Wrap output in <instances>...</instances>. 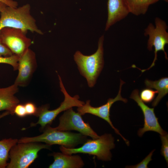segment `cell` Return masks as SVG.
<instances>
[{"label":"cell","mask_w":168,"mask_h":168,"mask_svg":"<svg viewBox=\"0 0 168 168\" xmlns=\"http://www.w3.org/2000/svg\"><path fill=\"white\" fill-rule=\"evenodd\" d=\"M155 150H153L149 154L140 162L135 165L127 166L126 168H147V165L152 160V157Z\"/></svg>","instance_id":"22"},{"label":"cell","mask_w":168,"mask_h":168,"mask_svg":"<svg viewBox=\"0 0 168 168\" xmlns=\"http://www.w3.org/2000/svg\"><path fill=\"white\" fill-rule=\"evenodd\" d=\"M7 6L5 3L0 2V12L3 10Z\"/></svg>","instance_id":"27"},{"label":"cell","mask_w":168,"mask_h":168,"mask_svg":"<svg viewBox=\"0 0 168 168\" xmlns=\"http://www.w3.org/2000/svg\"><path fill=\"white\" fill-rule=\"evenodd\" d=\"M155 26L152 23L149 24L144 30V35L149 37L147 42V48L149 51L154 48L155 56L151 65L147 69L141 70L142 72L148 70L153 67L157 59L158 51H163L165 57L168 59L167 53L165 49V45L168 44V32L167 31L168 26L166 22L159 17H156L155 20Z\"/></svg>","instance_id":"7"},{"label":"cell","mask_w":168,"mask_h":168,"mask_svg":"<svg viewBox=\"0 0 168 168\" xmlns=\"http://www.w3.org/2000/svg\"><path fill=\"white\" fill-rule=\"evenodd\" d=\"M61 91L63 93L64 98L60 105L54 110H49V105H46L37 108L35 116L39 117L38 121L36 123L31 124L33 126L40 124L41 130L44 129L45 127L51 124L56 117L61 112L73 107H79L84 105L85 102L79 100V96L76 95L72 97L66 91L59 75L58 74Z\"/></svg>","instance_id":"6"},{"label":"cell","mask_w":168,"mask_h":168,"mask_svg":"<svg viewBox=\"0 0 168 168\" xmlns=\"http://www.w3.org/2000/svg\"><path fill=\"white\" fill-rule=\"evenodd\" d=\"M14 113L21 117L26 115L27 114L24 105L18 104L15 108Z\"/></svg>","instance_id":"23"},{"label":"cell","mask_w":168,"mask_h":168,"mask_svg":"<svg viewBox=\"0 0 168 168\" xmlns=\"http://www.w3.org/2000/svg\"><path fill=\"white\" fill-rule=\"evenodd\" d=\"M161 141V153L164 157L166 162H168V135L167 133L163 135H160Z\"/></svg>","instance_id":"21"},{"label":"cell","mask_w":168,"mask_h":168,"mask_svg":"<svg viewBox=\"0 0 168 168\" xmlns=\"http://www.w3.org/2000/svg\"><path fill=\"white\" fill-rule=\"evenodd\" d=\"M19 58V57L14 54L9 57H0V63L9 64L12 67L14 70H17Z\"/></svg>","instance_id":"20"},{"label":"cell","mask_w":168,"mask_h":168,"mask_svg":"<svg viewBox=\"0 0 168 168\" xmlns=\"http://www.w3.org/2000/svg\"><path fill=\"white\" fill-rule=\"evenodd\" d=\"M0 2L4 3L7 6L15 8L17 7L18 5V2L13 0H0Z\"/></svg>","instance_id":"26"},{"label":"cell","mask_w":168,"mask_h":168,"mask_svg":"<svg viewBox=\"0 0 168 168\" xmlns=\"http://www.w3.org/2000/svg\"><path fill=\"white\" fill-rule=\"evenodd\" d=\"M30 8L29 3L16 8L7 6L0 12V30L8 27L19 29L26 33L29 30L43 35L37 27L35 20L30 14Z\"/></svg>","instance_id":"1"},{"label":"cell","mask_w":168,"mask_h":168,"mask_svg":"<svg viewBox=\"0 0 168 168\" xmlns=\"http://www.w3.org/2000/svg\"><path fill=\"white\" fill-rule=\"evenodd\" d=\"M27 115H35L37 111V108L35 105L32 102H29L25 105Z\"/></svg>","instance_id":"24"},{"label":"cell","mask_w":168,"mask_h":168,"mask_svg":"<svg viewBox=\"0 0 168 168\" xmlns=\"http://www.w3.org/2000/svg\"><path fill=\"white\" fill-rule=\"evenodd\" d=\"M82 116L71 108L65 111L60 117L59 124L54 128L59 131H77L92 139L98 138L100 136L91 128L88 123L84 121Z\"/></svg>","instance_id":"8"},{"label":"cell","mask_w":168,"mask_h":168,"mask_svg":"<svg viewBox=\"0 0 168 168\" xmlns=\"http://www.w3.org/2000/svg\"><path fill=\"white\" fill-rule=\"evenodd\" d=\"M157 93L156 91H155L149 88H146L141 91L139 97L143 102L149 103L152 101Z\"/></svg>","instance_id":"19"},{"label":"cell","mask_w":168,"mask_h":168,"mask_svg":"<svg viewBox=\"0 0 168 168\" xmlns=\"http://www.w3.org/2000/svg\"><path fill=\"white\" fill-rule=\"evenodd\" d=\"M10 151L9 163L7 168H27L38 157V153L43 149H50L51 145L47 144L29 142L18 143Z\"/></svg>","instance_id":"5"},{"label":"cell","mask_w":168,"mask_h":168,"mask_svg":"<svg viewBox=\"0 0 168 168\" xmlns=\"http://www.w3.org/2000/svg\"><path fill=\"white\" fill-rule=\"evenodd\" d=\"M114 138L111 134L105 133L95 139H88L79 148H67L63 146L60 147L63 153L72 155L82 153L96 156L98 160L108 161L112 157L110 150L115 147Z\"/></svg>","instance_id":"4"},{"label":"cell","mask_w":168,"mask_h":168,"mask_svg":"<svg viewBox=\"0 0 168 168\" xmlns=\"http://www.w3.org/2000/svg\"><path fill=\"white\" fill-rule=\"evenodd\" d=\"M125 82L120 79L119 90L117 96L114 98H109L107 103L99 107H93L90 105V100H87L86 103L78 107L77 110L81 115L86 114H90L100 118L107 122L115 132L119 135L125 142L128 146L129 145V142L121 134L119 131L113 124L110 118V111L112 105L115 102L121 100L126 103L127 100L121 96V92L122 86Z\"/></svg>","instance_id":"10"},{"label":"cell","mask_w":168,"mask_h":168,"mask_svg":"<svg viewBox=\"0 0 168 168\" xmlns=\"http://www.w3.org/2000/svg\"><path fill=\"white\" fill-rule=\"evenodd\" d=\"M163 0L165 1L166 2H168V0Z\"/></svg>","instance_id":"28"},{"label":"cell","mask_w":168,"mask_h":168,"mask_svg":"<svg viewBox=\"0 0 168 168\" xmlns=\"http://www.w3.org/2000/svg\"><path fill=\"white\" fill-rule=\"evenodd\" d=\"M26 33L19 29L4 27L0 30V39L13 54L20 57L32 44L31 40L26 36Z\"/></svg>","instance_id":"9"},{"label":"cell","mask_w":168,"mask_h":168,"mask_svg":"<svg viewBox=\"0 0 168 168\" xmlns=\"http://www.w3.org/2000/svg\"><path fill=\"white\" fill-rule=\"evenodd\" d=\"M130 98L133 100L140 107L144 117V125L143 128H140L138 134L141 137L146 132L152 131L158 133L161 135L167 133L160 125L158 118L156 117L154 111V108H151L146 105L141 99L138 89L134 90Z\"/></svg>","instance_id":"11"},{"label":"cell","mask_w":168,"mask_h":168,"mask_svg":"<svg viewBox=\"0 0 168 168\" xmlns=\"http://www.w3.org/2000/svg\"><path fill=\"white\" fill-rule=\"evenodd\" d=\"M51 155L54 157V161L49 166V168H82L84 165L82 158L77 155L54 152Z\"/></svg>","instance_id":"15"},{"label":"cell","mask_w":168,"mask_h":168,"mask_svg":"<svg viewBox=\"0 0 168 168\" xmlns=\"http://www.w3.org/2000/svg\"><path fill=\"white\" fill-rule=\"evenodd\" d=\"M108 18L105 31L111 26L125 18L130 13L125 0H108Z\"/></svg>","instance_id":"13"},{"label":"cell","mask_w":168,"mask_h":168,"mask_svg":"<svg viewBox=\"0 0 168 168\" xmlns=\"http://www.w3.org/2000/svg\"><path fill=\"white\" fill-rule=\"evenodd\" d=\"M18 91V86L14 83L5 88L0 87V111L6 110L13 115L15 106L19 100L15 95Z\"/></svg>","instance_id":"14"},{"label":"cell","mask_w":168,"mask_h":168,"mask_svg":"<svg viewBox=\"0 0 168 168\" xmlns=\"http://www.w3.org/2000/svg\"><path fill=\"white\" fill-rule=\"evenodd\" d=\"M144 82L147 87L154 88L157 92L158 95L152 103V106L155 107L168 93V78L163 77L155 81L146 79Z\"/></svg>","instance_id":"16"},{"label":"cell","mask_w":168,"mask_h":168,"mask_svg":"<svg viewBox=\"0 0 168 168\" xmlns=\"http://www.w3.org/2000/svg\"><path fill=\"white\" fill-rule=\"evenodd\" d=\"M13 55L10 50L2 42L0 39V57H9Z\"/></svg>","instance_id":"25"},{"label":"cell","mask_w":168,"mask_h":168,"mask_svg":"<svg viewBox=\"0 0 168 168\" xmlns=\"http://www.w3.org/2000/svg\"><path fill=\"white\" fill-rule=\"evenodd\" d=\"M10 114L5 111L0 114V119ZM16 139H4L0 140V168L6 167L8 163L9 152L11 148L17 143Z\"/></svg>","instance_id":"17"},{"label":"cell","mask_w":168,"mask_h":168,"mask_svg":"<svg viewBox=\"0 0 168 168\" xmlns=\"http://www.w3.org/2000/svg\"><path fill=\"white\" fill-rule=\"evenodd\" d=\"M44 129L41 134L34 137L22 138L18 140L17 143L42 142L51 146L59 145L72 148L83 144L87 139V136L80 133L58 130L49 125H47Z\"/></svg>","instance_id":"3"},{"label":"cell","mask_w":168,"mask_h":168,"mask_svg":"<svg viewBox=\"0 0 168 168\" xmlns=\"http://www.w3.org/2000/svg\"><path fill=\"white\" fill-rule=\"evenodd\" d=\"M104 35L99 38L96 51L90 55L83 54L77 51L74 59L81 74L86 79L88 86L94 87L104 66Z\"/></svg>","instance_id":"2"},{"label":"cell","mask_w":168,"mask_h":168,"mask_svg":"<svg viewBox=\"0 0 168 168\" xmlns=\"http://www.w3.org/2000/svg\"><path fill=\"white\" fill-rule=\"evenodd\" d=\"M129 12L136 16L144 15L149 7L159 0H125Z\"/></svg>","instance_id":"18"},{"label":"cell","mask_w":168,"mask_h":168,"mask_svg":"<svg viewBox=\"0 0 168 168\" xmlns=\"http://www.w3.org/2000/svg\"><path fill=\"white\" fill-rule=\"evenodd\" d=\"M18 64V72L14 83L18 87L26 86L37 67L35 53L29 49L19 57Z\"/></svg>","instance_id":"12"}]
</instances>
